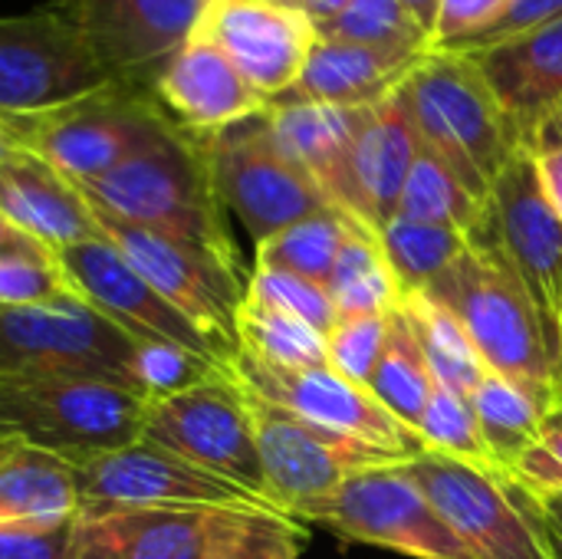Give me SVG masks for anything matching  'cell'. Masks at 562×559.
<instances>
[{"label":"cell","instance_id":"obj_29","mask_svg":"<svg viewBox=\"0 0 562 559\" xmlns=\"http://www.w3.org/2000/svg\"><path fill=\"white\" fill-rule=\"evenodd\" d=\"M326 290L339 316L392 313L402 303V287L382 254L379 234H372L362 224L349 227L336 267L326 280Z\"/></svg>","mask_w":562,"mask_h":559},{"label":"cell","instance_id":"obj_19","mask_svg":"<svg viewBox=\"0 0 562 559\" xmlns=\"http://www.w3.org/2000/svg\"><path fill=\"white\" fill-rule=\"evenodd\" d=\"M237 72L267 99L286 96L316 43V23L300 7L263 0H211L198 26Z\"/></svg>","mask_w":562,"mask_h":559},{"label":"cell","instance_id":"obj_14","mask_svg":"<svg viewBox=\"0 0 562 559\" xmlns=\"http://www.w3.org/2000/svg\"><path fill=\"white\" fill-rule=\"evenodd\" d=\"M79 514L119 507H227V511H273L257 494L217 478L181 455L155 445L132 441L76 465Z\"/></svg>","mask_w":562,"mask_h":559},{"label":"cell","instance_id":"obj_11","mask_svg":"<svg viewBox=\"0 0 562 559\" xmlns=\"http://www.w3.org/2000/svg\"><path fill=\"white\" fill-rule=\"evenodd\" d=\"M112 82L82 43L69 0L0 16V119L36 115Z\"/></svg>","mask_w":562,"mask_h":559},{"label":"cell","instance_id":"obj_5","mask_svg":"<svg viewBox=\"0 0 562 559\" xmlns=\"http://www.w3.org/2000/svg\"><path fill=\"white\" fill-rule=\"evenodd\" d=\"M148 409L145 395L109 382L0 376V441L16 438L72 465L138 441Z\"/></svg>","mask_w":562,"mask_h":559},{"label":"cell","instance_id":"obj_21","mask_svg":"<svg viewBox=\"0 0 562 559\" xmlns=\"http://www.w3.org/2000/svg\"><path fill=\"white\" fill-rule=\"evenodd\" d=\"M151 92L158 105L194 135H214L227 125L267 112L270 105L201 33H194L165 66Z\"/></svg>","mask_w":562,"mask_h":559},{"label":"cell","instance_id":"obj_24","mask_svg":"<svg viewBox=\"0 0 562 559\" xmlns=\"http://www.w3.org/2000/svg\"><path fill=\"white\" fill-rule=\"evenodd\" d=\"M366 109H342L323 102H270L267 122L277 145L310 175L329 208L356 221L352 148ZM359 224V221H356Z\"/></svg>","mask_w":562,"mask_h":559},{"label":"cell","instance_id":"obj_6","mask_svg":"<svg viewBox=\"0 0 562 559\" xmlns=\"http://www.w3.org/2000/svg\"><path fill=\"white\" fill-rule=\"evenodd\" d=\"M415 484L477 559H560L540 497L514 474L425 451L408 461Z\"/></svg>","mask_w":562,"mask_h":559},{"label":"cell","instance_id":"obj_36","mask_svg":"<svg viewBox=\"0 0 562 559\" xmlns=\"http://www.w3.org/2000/svg\"><path fill=\"white\" fill-rule=\"evenodd\" d=\"M319 36L389 49V53H428L431 33L412 13L405 0H349L333 20L316 26Z\"/></svg>","mask_w":562,"mask_h":559},{"label":"cell","instance_id":"obj_52","mask_svg":"<svg viewBox=\"0 0 562 559\" xmlns=\"http://www.w3.org/2000/svg\"><path fill=\"white\" fill-rule=\"evenodd\" d=\"M10 148H16V145H13V138H10V132H7V125H3V119H0V155L10 152Z\"/></svg>","mask_w":562,"mask_h":559},{"label":"cell","instance_id":"obj_51","mask_svg":"<svg viewBox=\"0 0 562 559\" xmlns=\"http://www.w3.org/2000/svg\"><path fill=\"white\" fill-rule=\"evenodd\" d=\"M412 7V13L428 26V33H435V20H438V7L441 0H405Z\"/></svg>","mask_w":562,"mask_h":559},{"label":"cell","instance_id":"obj_28","mask_svg":"<svg viewBox=\"0 0 562 559\" xmlns=\"http://www.w3.org/2000/svg\"><path fill=\"white\" fill-rule=\"evenodd\" d=\"M471 409L494 468L514 474L517 461L537 441V432L553 405L487 369L471 392Z\"/></svg>","mask_w":562,"mask_h":559},{"label":"cell","instance_id":"obj_20","mask_svg":"<svg viewBox=\"0 0 562 559\" xmlns=\"http://www.w3.org/2000/svg\"><path fill=\"white\" fill-rule=\"evenodd\" d=\"M56 260L72 280L79 300L128 329L132 336L178 343L221 366L211 343L119 254V247L105 234L99 241L56 250Z\"/></svg>","mask_w":562,"mask_h":559},{"label":"cell","instance_id":"obj_34","mask_svg":"<svg viewBox=\"0 0 562 559\" xmlns=\"http://www.w3.org/2000/svg\"><path fill=\"white\" fill-rule=\"evenodd\" d=\"M379 244L402 293H422L464 254L468 234L445 224L392 217L382 227Z\"/></svg>","mask_w":562,"mask_h":559},{"label":"cell","instance_id":"obj_1","mask_svg":"<svg viewBox=\"0 0 562 559\" xmlns=\"http://www.w3.org/2000/svg\"><path fill=\"white\" fill-rule=\"evenodd\" d=\"M422 293L454 313L491 372L560 405V362L527 287L487 227V214L484 224L468 234L464 254Z\"/></svg>","mask_w":562,"mask_h":559},{"label":"cell","instance_id":"obj_23","mask_svg":"<svg viewBox=\"0 0 562 559\" xmlns=\"http://www.w3.org/2000/svg\"><path fill=\"white\" fill-rule=\"evenodd\" d=\"M418 152L422 135L402 89L366 109L352 148V191L356 221L372 234H382V227L398 214V201L418 161Z\"/></svg>","mask_w":562,"mask_h":559},{"label":"cell","instance_id":"obj_48","mask_svg":"<svg viewBox=\"0 0 562 559\" xmlns=\"http://www.w3.org/2000/svg\"><path fill=\"white\" fill-rule=\"evenodd\" d=\"M46 254H53L46 244H40L36 237H30L26 231H20L16 224H10L0 214V260H7V257H46Z\"/></svg>","mask_w":562,"mask_h":559},{"label":"cell","instance_id":"obj_3","mask_svg":"<svg viewBox=\"0 0 562 559\" xmlns=\"http://www.w3.org/2000/svg\"><path fill=\"white\" fill-rule=\"evenodd\" d=\"M422 145L481 201L520 148V132L471 53L428 49L402 82Z\"/></svg>","mask_w":562,"mask_h":559},{"label":"cell","instance_id":"obj_16","mask_svg":"<svg viewBox=\"0 0 562 559\" xmlns=\"http://www.w3.org/2000/svg\"><path fill=\"white\" fill-rule=\"evenodd\" d=\"M487 227L537 306L562 379V221L547 204L524 148L491 188Z\"/></svg>","mask_w":562,"mask_h":559},{"label":"cell","instance_id":"obj_30","mask_svg":"<svg viewBox=\"0 0 562 559\" xmlns=\"http://www.w3.org/2000/svg\"><path fill=\"white\" fill-rule=\"evenodd\" d=\"M402 310L418 336V346L431 366V376L464 395L474 392V385L484 379L487 366L477 356L471 336L454 320L451 310H445L428 293H402Z\"/></svg>","mask_w":562,"mask_h":559},{"label":"cell","instance_id":"obj_9","mask_svg":"<svg viewBox=\"0 0 562 559\" xmlns=\"http://www.w3.org/2000/svg\"><path fill=\"white\" fill-rule=\"evenodd\" d=\"M300 524H323L342 540L412 559H477L415 484L408 461L352 474L336 494L310 507Z\"/></svg>","mask_w":562,"mask_h":559},{"label":"cell","instance_id":"obj_38","mask_svg":"<svg viewBox=\"0 0 562 559\" xmlns=\"http://www.w3.org/2000/svg\"><path fill=\"white\" fill-rule=\"evenodd\" d=\"M227 372L224 366H217L214 359L191 353L178 343H165V339H138V353H135V382L138 392L148 402H161L168 395H178L191 385H201L214 376Z\"/></svg>","mask_w":562,"mask_h":559},{"label":"cell","instance_id":"obj_15","mask_svg":"<svg viewBox=\"0 0 562 559\" xmlns=\"http://www.w3.org/2000/svg\"><path fill=\"white\" fill-rule=\"evenodd\" d=\"M231 376L244 389L293 412L296 418L362 441L369 448H379L385 455H395L398 461H415L428 451L415 428H408L389 409H382L366 385L349 382L329 366L277 369L237 353V359L231 362Z\"/></svg>","mask_w":562,"mask_h":559},{"label":"cell","instance_id":"obj_54","mask_svg":"<svg viewBox=\"0 0 562 559\" xmlns=\"http://www.w3.org/2000/svg\"><path fill=\"white\" fill-rule=\"evenodd\" d=\"M557 550H560V559H562V547H560V544H557Z\"/></svg>","mask_w":562,"mask_h":559},{"label":"cell","instance_id":"obj_4","mask_svg":"<svg viewBox=\"0 0 562 559\" xmlns=\"http://www.w3.org/2000/svg\"><path fill=\"white\" fill-rule=\"evenodd\" d=\"M13 145L40 155L72 185H89L181 128L155 92L105 82L66 105L3 119Z\"/></svg>","mask_w":562,"mask_h":559},{"label":"cell","instance_id":"obj_13","mask_svg":"<svg viewBox=\"0 0 562 559\" xmlns=\"http://www.w3.org/2000/svg\"><path fill=\"white\" fill-rule=\"evenodd\" d=\"M142 438L267 501L250 405L231 369L178 395L151 402Z\"/></svg>","mask_w":562,"mask_h":559},{"label":"cell","instance_id":"obj_44","mask_svg":"<svg viewBox=\"0 0 562 559\" xmlns=\"http://www.w3.org/2000/svg\"><path fill=\"white\" fill-rule=\"evenodd\" d=\"M514 0H441L431 49H461L464 43L487 33Z\"/></svg>","mask_w":562,"mask_h":559},{"label":"cell","instance_id":"obj_18","mask_svg":"<svg viewBox=\"0 0 562 559\" xmlns=\"http://www.w3.org/2000/svg\"><path fill=\"white\" fill-rule=\"evenodd\" d=\"M260 511L119 507L76 521V559H211Z\"/></svg>","mask_w":562,"mask_h":559},{"label":"cell","instance_id":"obj_46","mask_svg":"<svg viewBox=\"0 0 562 559\" xmlns=\"http://www.w3.org/2000/svg\"><path fill=\"white\" fill-rule=\"evenodd\" d=\"M520 148L527 152L537 185L553 208V214L562 221V105L547 112L524 138Z\"/></svg>","mask_w":562,"mask_h":559},{"label":"cell","instance_id":"obj_45","mask_svg":"<svg viewBox=\"0 0 562 559\" xmlns=\"http://www.w3.org/2000/svg\"><path fill=\"white\" fill-rule=\"evenodd\" d=\"M76 521L0 524V559H76Z\"/></svg>","mask_w":562,"mask_h":559},{"label":"cell","instance_id":"obj_47","mask_svg":"<svg viewBox=\"0 0 562 559\" xmlns=\"http://www.w3.org/2000/svg\"><path fill=\"white\" fill-rule=\"evenodd\" d=\"M562 16V0H514L510 10L487 30L481 33L477 40L464 43L461 53H477V49H487V46H497L504 40H514L527 30H537L550 20Z\"/></svg>","mask_w":562,"mask_h":559},{"label":"cell","instance_id":"obj_37","mask_svg":"<svg viewBox=\"0 0 562 559\" xmlns=\"http://www.w3.org/2000/svg\"><path fill=\"white\" fill-rule=\"evenodd\" d=\"M415 432L435 455H448V458H458L474 468H494L487 445L481 438L474 409H471V395H464L438 379H435L431 399H428Z\"/></svg>","mask_w":562,"mask_h":559},{"label":"cell","instance_id":"obj_31","mask_svg":"<svg viewBox=\"0 0 562 559\" xmlns=\"http://www.w3.org/2000/svg\"><path fill=\"white\" fill-rule=\"evenodd\" d=\"M431 389H435L431 366H428V359L418 346V336L398 303V310L392 313V333H389L385 353L369 379V392L398 422L415 428L431 399Z\"/></svg>","mask_w":562,"mask_h":559},{"label":"cell","instance_id":"obj_33","mask_svg":"<svg viewBox=\"0 0 562 559\" xmlns=\"http://www.w3.org/2000/svg\"><path fill=\"white\" fill-rule=\"evenodd\" d=\"M352 224L356 221L346 217L342 211L323 208V211L277 231L273 237L260 241L257 244V267L286 270V273H296V277H306V280L326 287V280L336 267L339 247H342Z\"/></svg>","mask_w":562,"mask_h":559},{"label":"cell","instance_id":"obj_22","mask_svg":"<svg viewBox=\"0 0 562 559\" xmlns=\"http://www.w3.org/2000/svg\"><path fill=\"white\" fill-rule=\"evenodd\" d=\"M0 214L53 254L102 237L82 188L20 145L0 155Z\"/></svg>","mask_w":562,"mask_h":559},{"label":"cell","instance_id":"obj_7","mask_svg":"<svg viewBox=\"0 0 562 559\" xmlns=\"http://www.w3.org/2000/svg\"><path fill=\"white\" fill-rule=\"evenodd\" d=\"M135 353L138 336L82 300L0 306V376L92 379L138 392Z\"/></svg>","mask_w":562,"mask_h":559},{"label":"cell","instance_id":"obj_32","mask_svg":"<svg viewBox=\"0 0 562 559\" xmlns=\"http://www.w3.org/2000/svg\"><path fill=\"white\" fill-rule=\"evenodd\" d=\"M484 214H487V201L468 191L464 181L428 145H422L418 161L405 181L395 217L445 224V227L474 234L484 224Z\"/></svg>","mask_w":562,"mask_h":559},{"label":"cell","instance_id":"obj_39","mask_svg":"<svg viewBox=\"0 0 562 559\" xmlns=\"http://www.w3.org/2000/svg\"><path fill=\"white\" fill-rule=\"evenodd\" d=\"M247 300L263 303L270 310L290 313L303 323H310L316 333H329L339 320L333 297L323 283H313L306 277L286 273V270H267V267H254L250 280H247Z\"/></svg>","mask_w":562,"mask_h":559},{"label":"cell","instance_id":"obj_27","mask_svg":"<svg viewBox=\"0 0 562 559\" xmlns=\"http://www.w3.org/2000/svg\"><path fill=\"white\" fill-rule=\"evenodd\" d=\"M79 517L76 465L36 445L0 441V524H56Z\"/></svg>","mask_w":562,"mask_h":559},{"label":"cell","instance_id":"obj_53","mask_svg":"<svg viewBox=\"0 0 562 559\" xmlns=\"http://www.w3.org/2000/svg\"><path fill=\"white\" fill-rule=\"evenodd\" d=\"M263 3H280V7H300V0H263Z\"/></svg>","mask_w":562,"mask_h":559},{"label":"cell","instance_id":"obj_40","mask_svg":"<svg viewBox=\"0 0 562 559\" xmlns=\"http://www.w3.org/2000/svg\"><path fill=\"white\" fill-rule=\"evenodd\" d=\"M395 313V310H392ZM392 313L375 316H339L336 326L326 333V366L349 382L369 389V379L385 353L392 333Z\"/></svg>","mask_w":562,"mask_h":559},{"label":"cell","instance_id":"obj_35","mask_svg":"<svg viewBox=\"0 0 562 559\" xmlns=\"http://www.w3.org/2000/svg\"><path fill=\"white\" fill-rule=\"evenodd\" d=\"M237 346L244 356L277 369H313L326 366V336L310 323L244 300L237 313Z\"/></svg>","mask_w":562,"mask_h":559},{"label":"cell","instance_id":"obj_50","mask_svg":"<svg viewBox=\"0 0 562 559\" xmlns=\"http://www.w3.org/2000/svg\"><path fill=\"white\" fill-rule=\"evenodd\" d=\"M540 511H543V521H547L553 540L562 547V494H547V497H540Z\"/></svg>","mask_w":562,"mask_h":559},{"label":"cell","instance_id":"obj_49","mask_svg":"<svg viewBox=\"0 0 562 559\" xmlns=\"http://www.w3.org/2000/svg\"><path fill=\"white\" fill-rule=\"evenodd\" d=\"M346 3H349V0H300V10H303V13L319 26V23L333 20Z\"/></svg>","mask_w":562,"mask_h":559},{"label":"cell","instance_id":"obj_17","mask_svg":"<svg viewBox=\"0 0 562 559\" xmlns=\"http://www.w3.org/2000/svg\"><path fill=\"white\" fill-rule=\"evenodd\" d=\"M211 0H69L82 43L112 82L155 89Z\"/></svg>","mask_w":562,"mask_h":559},{"label":"cell","instance_id":"obj_12","mask_svg":"<svg viewBox=\"0 0 562 559\" xmlns=\"http://www.w3.org/2000/svg\"><path fill=\"white\" fill-rule=\"evenodd\" d=\"M244 395L257 432L263 491L283 517L300 521L310 507L336 494L352 474L398 461L395 455L316 428L250 389H244Z\"/></svg>","mask_w":562,"mask_h":559},{"label":"cell","instance_id":"obj_43","mask_svg":"<svg viewBox=\"0 0 562 559\" xmlns=\"http://www.w3.org/2000/svg\"><path fill=\"white\" fill-rule=\"evenodd\" d=\"M514 478L537 497L562 494V402L547 412L537 441L517 461Z\"/></svg>","mask_w":562,"mask_h":559},{"label":"cell","instance_id":"obj_26","mask_svg":"<svg viewBox=\"0 0 562 559\" xmlns=\"http://www.w3.org/2000/svg\"><path fill=\"white\" fill-rule=\"evenodd\" d=\"M422 56L339 43L316 33L303 76L277 102H323L342 109H369L389 99L395 89H402V82L412 76Z\"/></svg>","mask_w":562,"mask_h":559},{"label":"cell","instance_id":"obj_41","mask_svg":"<svg viewBox=\"0 0 562 559\" xmlns=\"http://www.w3.org/2000/svg\"><path fill=\"white\" fill-rule=\"evenodd\" d=\"M59 300H79V293L56 254L0 260V306H36Z\"/></svg>","mask_w":562,"mask_h":559},{"label":"cell","instance_id":"obj_8","mask_svg":"<svg viewBox=\"0 0 562 559\" xmlns=\"http://www.w3.org/2000/svg\"><path fill=\"white\" fill-rule=\"evenodd\" d=\"M102 234L119 254L211 343L221 366L231 369L237 359V313L247 300V280L237 264L105 214H95Z\"/></svg>","mask_w":562,"mask_h":559},{"label":"cell","instance_id":"obj_10","mask_svg":"<svg viewBox=\"0 0 562 559\" xmlns=\"http://www.w3.org/2000/svg\"><path fill=\"white\" fill-rule=\"evenodd\" d=\"M221 204L237 214L254 244L329 208L310 175L277 145L267 112L204 135Z\"/></svg>","mask_w":562,"mask_h":559},{"label":"cell","instance_id":"obj_2","mask_svg":"<svg viewBox=\"0 0 562 559\" xmlns=\"http://www.w3.org/2000/svg\"><path fill=\"white\" fill-rule=\"evenodd\" d=\"M79 188L95 214L198 244L240 267L227 208L214 188L204 135L175 128L158 145Z\"/></svg>","mask_w":562,"mask_h":559},{"label":"cell","instance_id":"obj_42","mask_svg":"<svg viewBox=\"0 0 562 559\" xmlns=\"http://www.w3.org/2000/svg\"><path fill=\"white\" fill-rule=\"evenodd\" d=\"M303 544H306V530L300 521L283 517L277 511H260L211 559H300Z\"/></svg>","mask_w":562,"mask_h":559},{"label":"cell","instance_id":"obj_25","mask_svg":"<svg viewBox=\"0 0 562 559\" xmlns=\"http://www.w3.org/2000/svg\"><path fill=\"white\" fill-rule=\"evenodd\" d=\"M471 56L477 59L520 138L547 112L562 105V16Z\"/></svg>","mask_w":562,"mask_h":559}]
</instances>
